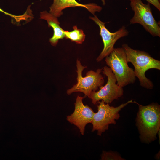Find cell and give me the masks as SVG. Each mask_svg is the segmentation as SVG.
Segmentation results:
<instances>
[{
  "mask_svg": "<svg viewBox=\"0 0 160 160\" xmlns=\"http://www.w3.org/2000/svg\"><path fill=\"white\" fill-rule=\"evenodd\" d=\"M139 105L137 124L142 142L148 143L155 140L160 130V107L156 103Z\"/></svg>",
  "mask_w": 160,
  "mask_h": 160,
  "instance_id": "1",
  "label": "cell"
},
{
  "mask_svg": "<svg viewBox=\"0 0 160 160\" xmlns=\"http://www.w3.org/2000/svg\"><path fill=\"white\" fill-rule=\"evenodd\" d=\"M122 47L125 51L127 62L131 63L134 66V73L138 79L140 85L146 89H152L153 84L146 77L145 73L150 69L160 70V61L145 51L132 49L126 44H123Z\"/></svg>",
  "mask_w": 160,
  "mask_h": 160,
  "instance_id": "2",
  "label": "cell"
},
{
  "mask_svg": "<svg viewBox=\"0 0 160 160\" xmlns=\"http://www.w3.org/2000/svg\"><path fill=\"white\" fill-rule=\"evenodd\" d=\"M105 58L106 64L112 71L118 85L123 87L135 82L136 77L134 70L129 66L126 53L122 47L114 48Z\"/></svg>",
  "mask_w": 160,
  "mask_h": 160,
  "instance_id": "3",
  "label": "cell"
},
{
  "mask_svg": "<svg viewBox=\"0 0 160 160\" xmlns=\"http://www.w3.org/2000/svg\"><path fill=\"white\" fill-rule=\"evenodd\" d=\"M76 66L77 83L67 90V93L70 95L74 92H80L84 94V98L87 96L89 98L92 92L96 91L98 87L104 84V78L101 74L103 69L98 68L96 71H89L86 73V76L83 77L82 72L87 66H83L78 59L76 60Z\"/></svg>",
  "mask_w": 160,
  "mask_h": 160,
  "instance_id": "4",
  "label": "cell"
},
{
  "mask_svg": "<svg viewBox=\"0 0 160 160\" xmlns=\"http://www.w3.org/2000/svg\"><path fill=\"white\" fill-rule=\"evenodd\" d=\"M133 103L132 100L128 101L117 107L110 106L103 100L99 101L97 106L98 111L95 113L91 123L92 125V132L97 131V135L101 136L108 129L109 125L115 124L116 120L119 117V111L128 104Z\"/></svg>",
  "mask_w": 160,
  "mask_h": 160,
  "instance_id": "5",
  "label": "cell"
},
{
  "mask_svg": "<svg viewBox=\"0 0 160 160\" xmlns=\"http://www.w3.org/2000/svg\"><path fill=\"white\" fill-rule=\"evenodd\" d=\"M130 6L134 12L130 24L138 23L153 37H160L159 23L152 14L150 4H144L141 0H129Z\"/></svg>",
  "mask_w": 160,
  "mask_h": 160,
  "instance_id": "6",
  "label": "cell"
},
{
  "mask_svg": "<svg viewBox=\"0 0 160 160\" xmlns=\"http://www.w3.org/2000/svg\"><path fill=\"white\" fill-rule=\"evenodd\" d=\"M103 73L108 78L106 84L99 87L97 92H92L89 98L92 103L95 104L100 100H103L106 103H110L114 100L118 99L123 94V87L117 84L116 77L111 69L105 66L103 69Z\"/></svg>",
  "mask_w": 160,
  "mask_h": 160,
  "instance_id": "7",
  "label": "cell"
},
{
  "mask_svg": "<svg viewBox=\"0 0 160 160\" xmlns=\"http://www.w3.org/2000/svg\"><path fill=\"white\" fill-rule=\"evenodd\" d=\"M89 17L98 25L100 30V35L103 44V49L96 59L97 62H100L109 55L114 50L116 41L119 39L127 36L129 32L124 26L114 33L111 32L105 26L106 23L101 21L95 15L94 17L90 16Z\"/></svg>",
  "mask_w": 160,
  "mask_h": 160,
  "instance_id": "8",
  "label": "cell"
},
{
  "mask_svg": "<svg viewBox=\"0 0 160 160\" xmlns=\"http://www.w3.org/2000/svg\"><path fill=\"white\" fill-rule=\"evenodd\" d=\"M84 98V97L77 96L73 113L66 117L67 121L76 126L82 135L84 134L86 125L91 123L95 113L91 107L84 105L83 102Z\"/></svg>",
  "mask_w": 160,
  "mask_h": 160,
  "instance_id": "9",
  "label": "cell"
},
{
  "mask_svg": "<svg viewBox=\"0 0 160 160\" xmlns=\"http://www.w3.org/2000/svg\"><path fill=\"white\" fill-rule=\"evenodd\" d=\"M76 7L85 8L94 15L96 12H100L102 9L95 3L82 4L76 0H53V3L50 7L49 12L57 18L63 15L62 11L65 9Z\"/></svg>",
  "mask_w": 160,
  "mask_h": 160,
  "instance_id": "10",
  "label": "cell"
},
{
  "mask_svg": "<svg viewBox=\"0 0 160 160\" xmlns=\"http://www.w3.org/2000/svg\"><path fill=\"white\" fill-rule=\"evenodd\" d=\"M40 18L46 20L48 27L52 28L54 33L49 41L53 46H56L60 39L65 38V30L60 27L57 17L45 11L40 12Z\"/></svg>",
  "mask_w": 160,
  "mask_h": 160,
  "instance_id": "11",
  "label": "cell"
},
{
  "mask_svg": "<svg viewBox=\"0 0 160 160\" xmlns=\"http://www.w3.org/2000/svg\"><path fill=\"white\" fill-rule=\"evenodd\" d=\"M73 30L72 31L65 30V38L77 44H82L85 38V35L83 30L78 29L76 26H73Z\"/></svg>",
  "mask_w": 160,
  "mask_h": 160,
  "instance_id": "12",
  "label": "cell"
},
{
  "mask_svg": "<svg viewBox=\"0 0 160 160\" xmlns=\"http://www.w3.org/2000/svg\"><path fill=\"white\" fill-rule=\"evenodd\" d=\"M101 160H124L119 154L115 152L103 151L101 155Z\"/></svg>",
  "mask_w": 160,
  "mask_h": 160,
  "instance_id": "13",
  "label": "cell"
},
{
  "mask_svg": "<svg viewBox=\"0 0 160 160\" xmlns=\"http://www.w3.org/2000/svg\"><path fill=\"white\" fill-rule=\"evenodd\" d=\"M0 12L3 13L5 15L9 16L11 17L12 18L15 19L16 21L17 22H19L21 20H26L27 19L30 18V15L28 14V12L26 11L25 12L23 15H15L6 12L4 11L1 8H0Z\"/></svg>",
  "mask_w": 160,
  "mask_h": 160,
  "instance_id": "14",
  "label": "cell"
},
{
  "mask_svg": "<svg viewBox=\"0 0 160 160\" xmlns=\"http://www.w3.org/2000/svg\"><path fill=\"white\" fill-rule=\"evenodd\" d=\"M148 3L152 4L159 11H160V3L159 0H146Z\"/></svg>",
  "mask_w": 160,
  "mask_h": 160,
  "instance_id": "15",
  "label": "cell"
},
{
  "mask_svg": "<svg viewBox=\"0 0 160 160\" xmlns=\"http://www.w3.org/2000/svg\"><path fill=\"white\" fill-rule=\"evenodd\" d=\"M101 1L102 3V4L104 6L105 5V0H101Z\"/></svg>",
  "mask_w": 160,
  "mask_h": 160,
  "instance_id": "16",
  "label": "cell"
}]
</instances>
